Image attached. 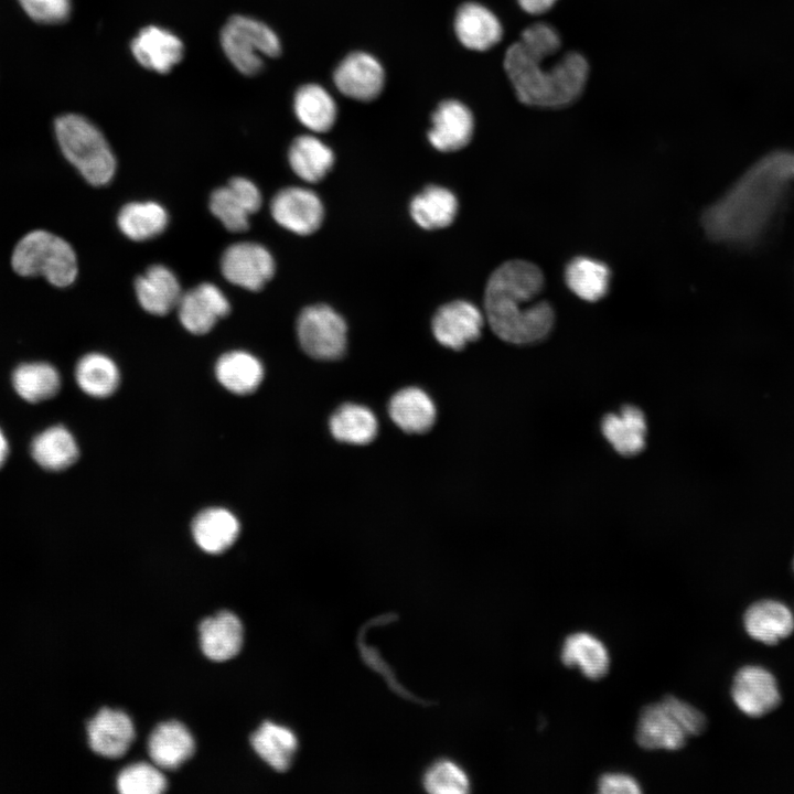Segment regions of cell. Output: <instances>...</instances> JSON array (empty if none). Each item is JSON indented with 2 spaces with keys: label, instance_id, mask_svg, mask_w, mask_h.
<instances>
[{
  "label": "cell",
  "instance_id": "83f0119b",
  "mask_svg": "<svg viewBox=\"0 0 794 794\" xmlns=\"http://www.w3.org/2000/svg\"><path fill=\"white\" fill-rule=\"evenodd\" d=\"M565 282L579 299L597 302L603 299L610 288L611 270L601 260L578 256L565 268Z\"/></svg>",
  "mask_w": 794,
  "mask_h": 794
},
{
  "label": "cell",
  "instance_id": "4316f807",
  "mask_svg": "<svg viewBox=\"0 0 794 794\" xmlns=\"http://www.w3.org/2000/svg\"><path fill=\"white\" fill-rule=\"evenodd\" d=\"M332 149L311 135L297 137L288 150V161L292 171L303 181L315 183L326 176L334 164Z\"/></svg>",
  "mask_w": 794,
  "mask_h": 794
},
{
  "label": "cell",
  "instance_id": "d4e9b609",
  "mask_svg": "<svg viewBox=\"0 0 794 794\" xmlns=\"http://www.w3.org/2000/svg\"><path fill=\"white\" fill-rule=\"evenodd\" d=\"M459 202L453 192L440 185H428L409 204L412 221L423 229L434 230L453 223Z\"/></svg>",
  "mask_w": 794,
  "mask_h": 794
},
{
  "label": "cell",
  "instance_id": "7402d4cb",
  "mask_svg": "<svg viewBox=\"0 0 794 794\" xmlns=\"http://www.w3.org/2000/svg\"><path fill=\"white\" fill-rule=\"evenodd\" d=\"M743 622L752 639L768 645L779 643L794 630L793 613L785 604L775 600L753 603L745 611Z\"/></svg>",
  "mask_w": 794,
  "mask_h": 794
},
{
  "label": "cell",
  "instance_id": "ab89813d",
  "mask_svg": "<svg viewBox=\"0 0 794 794\" xmlns=\"http://www.w3.org/2000/svg\"><path fill=\"white\" fill-rule=\"evenodd\" d=\"M518 42L530 55L540 58L557 54L561 47V39L556 29L540 22L524 29Z\"/></svg>",
  "mask_w": 794,
  "mask_h": 794
},
{
  "label": "cell",
  "instance_id": "e0dca14e",
  "mask_svg": "<svg viewBox=\"0 0 794 794\" xmlns=\"http://www.w3.org/2000/svg\"><path fill=\"white\" fill-rule=\"evenodd\" d=\"M454 32L466 49L486 51L502 40L503 26L490 9L476 2H466L457 10Z\"/></svg>",
  "mask_w": 794,
  "mask_h": 794
},
{
  "label": "cell",
  "instance_id": "44dd1931",
  "mask_svg": "<svg viewBox=\"0 0 794 794\" xmlns=\"http://www.w3.org/2000/svg\"><path fill=\"white\" fill-rule=\"evenodd\" d=\"M194 739L181 722L172 720L158 725L148 740V753L159 769L175 770L194 753Z\"/></svg>",
  "mask_w": 794,
  "mask_h": 794
},
{
  "label": "cell",
  "instance_id": "ac0fdd59",
  "mask_svg": "<svg viewBox=\"0 0 794 794\" xmlns=\"http://www.w3.org/2000/svg\"><path fill=\"white\" fill-rule=\"evenodd\" d=\"M136 297L141 308L153 315H164L176 308L182 296L179 279L164 265L150 266L135 280Z\"/></svg>",
  "mask_w": 794,
  "mask_h": 794
},
{
  "label": "cell",
  "instance_id": "8d00e7d4",
  "mask_svg": "<svg viewBox=\"0 0 794 794\" xmlns=\"http://www.w3.org/2000/svg\"><path fill=\"white\" fill-rule=\"evenodd\" d=\"M422 786L432 794H465L470 792L471 782L465 770L455 761L439 759L423 772Z\"/></svg>",
  "mask_w": 794,
  "mask_h": 794
},
{
  "label": "cell",
  "instance_id": "f35d334b",
  "mask_svg": "<svg viewBox=\"0 0 794 794\" xmlns=\"http://www.w3.org/2000/svg\"><path fill=\"white\" fill-rule=\"evenodd\" d=\"M117 790L121 794H160L167 790V780L157 765L133 763L120 771Z\"/></svg>",
  "mask_w": 794,
  "mask_h": 794
},
{
  "label": "cell",
  "instance_id": "3957f363",
  "mask_svg": "<svg viewBox=\"0 0 794 794\" xmlns=\"http://www.w3.org/2000/svg\"><path fill=\"white\" fill-rule=\"evenodd\" d=\"M54 131L62 153L92 185L108 184L116 172V158L101 131L77 114L58 116Z\"/></svg>",
  "mask_w": 794,
  "mask_h": 794
},
{
  "label": "cell",
  "instance_id": "f6af8a7d",
  "mask_svg": "<svg viewBox=\"0 0 794 794\" xmlns=\"http://www.w3.org/2000/svg\"><path fill=\"white\" fill-rule=\"evenodd\" d=\"M519 7L529 14H541L550 10L557 0H517Z\"/></svg>",
  "mask_w": 794,
  "mask_h": 794
},
{
  "label": "cell",
  "instance_id": "8fae6325",
  "mask_svg": "<svg viewBox=\"0 0 794 794\" xmlns=\"http://www.w3.org/2000/svg\"><path fill=\"white\" fill-rule=\"evenodd\" d=\"M176 309L182 325L189 332L202 335L230 312V303L217 286L202 282L182 293Z\"/></svg>",
  "mask_w": 794,
  "mask_h": 794
},
{
  "label": "cell",
  "instance_id": "7a4b0ae2",
  "mask_svg": "<svg viewBox=\"0 0 794 794\" xmlns=\"http://www.w3.org/2000/svg\"><path fill=\"white\" fill-rule=\"evenodd\" d=\"M530 55L517 41L504 55V69L518 100L527 106L560 108L575 103L582 94L589 64L578 52H568L555 64Z\"/></svg>",
  "mask_w": 794,
  "mask_h": 794
},
{
  "label": "cell",
  "instance_id": "484cf974",
  "mask_svg": "<svg viewBox=\"0 0 794 794\" xmlns=\"http://www.w3.org/2000/svg\"><path fill=\"white\" fill-rule=\"evenodd\" d=\"M605 439L622 455H634L643 450L646 438V420L641 409L624 406L618 414L607 415L601 422Z\"/></svg>",
  "mask_w": 794,
  "mask_h": 794
},
{
  "label": "cell",
  "instance_id": "d6986e66",
  "mask_svg": "<svg viewBox=\"0 0 794 794\" xmlns=\"http://www.w3.org/2000/svg\"><path fill=\"white\" fill-rule=\"evenodd\" d=\"M200 645L204 655L224 662L238 654L243 645V625L229 611H221L198 625Z\"/></svg>",
  "mask_w": 794,
  "mask_h": 794
},
{
  "label": "cell",
  "instance_id": "277c9868",
  "mask_svg": "<svg viewBox=\"0 0 794 794\" xmlns=\"http://www.w3.org/2000/svg\"><path fill=\"white\" fill-rule=\"evenodd\" d=\"M11 265L20 276H43L58 288L72 285L78 271L73 247L65 239L40 229L20 239L12 253Z\"/></svg>",
  "mask_w": 794,
  "mask_h": 794
},
{
  "label": "cell",
  "instance_id": "60d3db41",
  "mask_svg": "<svg viewBox=\"0 0 794 794\" xmlns=\"http://www.w3.org/2000/svg\"><path fill=\"white\" fill-rule=\"evenodd\" d=\"M19 4L33 21L42 24H56L68 19L71 0H18Z\"/></svg>",
  "mask_w": 794,
  "mask_h": 794
},
{
  "label": "cell",
  "instance_id": "2e32d148",
  "mask_svg": "<svg viewBox=\"0 0 794 794\" xmlns=\"http://www.w3.org/2000/svg\"><path fill=\"white\" fill-rule=\"evenodd\" d=\"M92 750L106 758L122 757L135 739L131 719L121 710L103 708L87 725Z\"/></svg>",
  "mask_w": 794,
  "mask_h": 794
},
{
  "label": "cell",
  "instance_id": "5b68a950",
  "mask_svg": "<svg viewBox=\"0 0 794 794\" xmlns=\"http://www.w3.org/2000/svg\"><path fill=\"white\" fill-rule=\"evenodd\" d=\"M223 51L235 68L253 76L264 67V57L281 53L278 35L267 24L250 17L234 15L221 32Z\"/></svg>",
  "mask_w": 794,
  "mask_h": 794
},
{
  "label": "cell",
  "instance_id": "d590c367",
  "mask_svg": "<svg viewBox=\"0 0 794 794\" xmlns=\"http://www.w3.org/2000/svg\"><path fill=\"white\" fill-rule=\"evenodd\" d=\"M75 379L87 395L105 398L117 389L120 376L116 363L105 354L88 353L76 364Z\"/></svg>",
  "mask_w": 794,
  "mask_h": 794
},
{
  "label": "cell",
  "instance_id": "30bf717a",
  "mask_svg": "<svg viewBox=\"0 0 794 794\" xmlns=\"http://www.w3.org/2000/svg\"><path fill=\"white\" fill-rule=\"evenodd\" d=\"M333 82L344 96L371 101L377 98L384 88L385 72L372 54L352 52L334 69Z\"/></svg>",
  "mask_w": 794,
  "mask_h": 794
},
{
  "label": "cell",
  "instance_id": "1f68e13d",
  "mask_svg": "<svg viewBox=\"0 0 794 794\" xmlns=\"http://www.w3.org/2000/svg\"><path fill=\"white\" fill-rule=\"evenodd\" d=\"M31 455L43 469L62 471L69 468L79 454L73 434L63 426H54L39 433L31 443Z\"/></svg>",
  "mask_w": 794,
  "mask_h": 794
},
{
  "label": "cell",
  "instance_id": "7bdbcfd3",
  "mask_svg": "<svg viewBox=\"0 0 794 794\" xmlns=\"http://www.w3.org/2000/svg\"><path fill=\"white\" fill-rule=\"evenodd\" d=\"M597 785L598 792L602 794H639L642 792L635 777L621 772L602 774Z\"/></svg>",
  "mask_w": 794,
  "mask_h": 794
},
{
  "label": "cell",
  "instance_id": "7c38bea8",
  "mask_svg": "<svg viewBox=\"0 0 794 794\" xmlns=\"http://www.w3.org/2000/svg\"><path fill=\"white\" fill-rule=\"evenodd\" d=\"M731 695L736 706L750 717L769 713L781 700L776 679L760 666L739 669L733 678Z\"/></svg>",
  "mask_w": 794,
  "mask_h": 794
},
{
  "label": "cell",
  "instance_id": "ffe728a7",
  "mask_svg": "<svg viewBox=\"0 0 794 794\" xmlns=\"http://www.w3.org/2000/svg\"><path fill=\"white\" fill-rule=\"evenodd\" d=\"M390 419L403 431L422 433L434 423L437 409L432 398L420 387L408 386L397 390L389 399Z\"/></svg>",
  "mask_w": 794,
  "mask_h": 794
},
{
  "label": "cell",
  "instance_id": "8992f818",
  "mask_svg": "<svg viewBox=\"0 0 794 794\" xmlns=\"http://www.w3.org/2000/svg\"><path fill=\"white\" fill-rule=\"evenodd\" d=\"M296 330L301 348L314 360L334 361L345 353L346 322L328 304L304 308L298 316Z\"/></svg>",
  "mask_w": 794,
  "mask_h": 794
},
{
  "label": "cell",
  "instance_id": "74e56055",
  "mask_svg": "<svg viewBox=\"0 0 794 794\" xmlns=\"http://www.w3.org/2000/svg\"><path fill=\"white\" fill-rule=\"evenodd\" d=\"M208 205L212 214L227 230L240 233L248 229L251 213L228 185L214 190Z\"/></svg>",
  "mask_w": 794,
  "mask_h": 794
},
{
  "label": "cell",
  "instance_id": "cb8c5ba5",
  "mask_svg": "<svg viewBox=\"0 0 794 794\" xmlns=\"http://www.w3.org/2000/svg\"><path fill=\"white\" fill-rule=\"evenodd\" d=\"M565 666L577 667L589 679H600L610 668V654L604 643L587 632L568 635L560 651Z\"/></svg>",
  "mask_w": 794,
  "mask_h": 794
},
{
  "label": "cell",
  "instance_id": "6da1fadb",
  "mask_svg": "<svg viewBox=\"0 0 794 794\" xmlns=\"http://www.w3.org/2000/svg\"><path fill=\"white\" fill-rule=\"evenodd\" d=\"M544 285L539 267L523 259L507 260L491 273L484 311L495 335L512 344H533L550 333L554 309L549 302L538 300Z\"/></svg>",
  "mask_w": 794,
  "mask_h": 794
},
{
  "label": "cell",
  "instance_id": "9a60e30c",
  "mask_svg": "<svg viewBox=\"0 0 794 794\" xmlns=\"http://www.w3.org/2000/svg\"><path fill=\"white\" fill-rule=\"evenodd\" d=\"M131 52L147 69L168 73L182 60L184 46L171 31L148 25L132 40Z\"/></svg>",
  "mask_w": 794,
  "mask_h": 794
},
{
  "label": "cell",
  "instance_id": "b9f144b4",
  "mask_svg": "<svg viewBox=\"0 0 794 794\" xmlns=\"http://www.w3.org/2000/svg\"><path fill=\"white\" fill-rule=\"evenodd\" d=\"M661 701L676 717L689 737L700 734L705 730L706 717L696 707L675 696H666Z\"/></svg>",
  "mask_w": 794,
  "mask_h": 794
},
{
  "label": "cell",
  "instance_id": "ba28073f",
  "mask_svg": "<svg viewBox=\"0 0 794 794\" xmlns=\"http://www.w3.org/2000/svg\"><path fill=\"white\" fill-rule=\"evenodd\" d=\"M273 219L297 235H310L319 229L324 217L320 197L311 190L288 186L278 191L270 202Z\"/></svg>",
  "mask_w": 794,
  "mask_h": 794
},
{
  "label": "cell",
  "instance_id": "ee69618b",
  "mask_svg": "<svg viewBox=\"0 0 794 794\" xmlns=\"http://www.w3.org/2000/svg\"><path fill=\"white\" fill-rule=\"evenodd\" d=\"M227 185L240 197L251 214L259 211L262 197L253 181L244 176H235L229 180Z\"/></svg>",
  "mask_w": 794,
  "mask_h": 794
},
{
  "label": "cell",
  "instance_id": "836d02e7",
  "mask_svg": "<svg viewBox=\"0 0 794 794\" xmlns=\"http://www.w3.org/2000/svg\"><path fill=\"white\" fill-rule=\"evenodd\" d=\"M293 110L298 120L313 132L329 131L337 115L331 94L318 84H305L297 90Z\"/></svg>",
  "mask_w": 794,
  "mask_h": 794
},
{
  "label": "cell",
  "instance_id": "f1b7e54d",
  "mask_svg": "<svg viewBox=\"0 0 794 794\" xmlns=\"http://www.w3.org/2000/svg\"><path fill=\"white\" fill-rule=\"evenodd\" d=\"M215 375L227 390L237 395H247L255 391L262 382L264 366L248 352L230 351L217 360Z\"/></svg>",
  "mask_w": 794,
  "mask_h": 794
},
{
  "label": "cell",
  "instance_id": "9c48e42d",
  "mask_svg": "<svg viewBox=\"0 0 794 794\" xmlns=\"http://www.w3.org/2000/svg\"><path fill=\"white\" fill-rule=\"evenodd\" d=\"M484 316L470 301L454 300L442 304L434 312L431 330L439 344L460 351L480 337Z\"/></svg>",
  "mask_w": 794,
  "mask_h": 794
},
{
  "label": "cell",
  "instance_id": "603a6c76",
  "mask_svg": "<svg viewBox=\"0 0 794 794\" xmlns=\"http://www.w3.org/2000/svg\"><path fill=\"white\" fill-rule=\"evenodd\" d=\"M239 528L236 516L222 507L200 512L192 523L195 543L208 554H221L228 549L237 539Z\"/></svg>",
  "mask_w": 794,
  "mask_h": 794
},
{
  "label": "cell",
  "instance_id": "5bb4252c",
  "mask_svg": "<svg viewBox=\"0 0 794 794\" xmlns=\"http://www.w3.org/2000/svg\"><path fill=\"white\" fill-rule=\"evenodd\" d=\"M689 736L662 701L645 706L639 717L635 739L646 750L682 749Z\"/></svg>",
  "mask_w": 794,
  "mask_h": 794
},
{
  "label": "cell",
  "instance_id": "d6a6232c",
  "mask_svg": "<svg viewBox=\"0 0 794 794\" xmlns=\"http://www.w3.org/2000/svg\"><path fill=\"white\" fill-rule=\"evenodd\" d=\"M168 223L167 210L152 201L127 203L120 208L117 216L120 232L135 242L157 237L167 228Z\"/></svg>",
  "mask_w": 794,
  "mask_h": 794
},
{
  "label": "cell",
  "instance_id": "4fadbf2b",
  "mask_svg": "<svg viewBox=\"0 0 794 794\" xmlns=\"http://www.w3.org/2000/svg\"><path fill=\"white\" fill-rule=\"evenodd\" d=\"M473 131L471 110L459 100L448 99L433 111L427 137L436 150L452 152L464 148L471 141Z\"/></svg>",
  "mask_w": 794,
  "mask_h": 794
},
{
  "label": "cell",
  "instance_id": "f546056e",
  "mask_svg": "<svg viewBox=\"0 0 794 794\" xmlns=\"http://www.w3.org/2000/svg\"><path fill=\"white\" fill-rule=\"evenodd\" d=\"M255 752L273 770L287 771L298 750V738L288 727L265 721L251 734Z\"/></svg>",
  "mask_w": 794,
  "mask_h": 794
},
{
  "label": "cell",
  "instance_id": "4dcf8cb0",
  "mask_svg": "<svg viewBox=\"0 0 794 794\" xmlns=\"http://www.w3.org/2000/svg\"><path fill=\"white\" fill-rule=\"evenodd\" d=\"M329 429L335 440L361 446L369 443L376 437L378 421L368 407L345 403L331 415Z\"/></svg>",
  "mask_w": 794,
  "mask_h": 794
},
{
  "label": "cell",
  "instance_id": "e575fe53",
  "mask_svg": "<svg viewBox=\"0 0 794 794\" xmlns=\"http://www.w3.org/2000/svg\"><path fill=\"white\" fill-rule=\"evenodd\" d=\"M12 386L22 399L36 404L50 399L58 393L61 375L49 363H24L13 371Z\"/></svg>",
  "mask_w": 794,
  "mask_h": 794
},
{
  "label": "cell",
  "instance_id": "bcb514c9",
  "mask_svg": "<svg viewBox=\"0 0 794 794\" xmlns=\"http://www.w3.org/2000/svg\"><path fill=\"white\" fill-rule=\"evenodd\" d=\"M9 455V443L3 431L0 429V468L4 464Z\"/></svg>",
  "mask_w": 794,
  "mask_h": 794
},
{
  "label": "cell",
  "instance_id": "52a82bcc",
  "mask_svg": "<svg viewBox=\"0 0 794 794\" xmlns=\"http://www.w3.org/2000/svg\"><path fill=\"white\" fill-rule=\"evenodd\" d=\"M223 276L230 283L259 291L273 277L276 264L271 253L254 242L228 246L221 258Z\"/></svg>",
  "mask_w": 794,
  "mask_h": 794
}]
</instances>
